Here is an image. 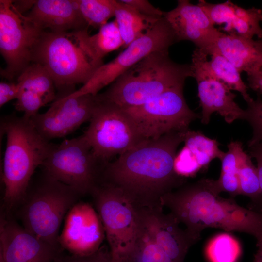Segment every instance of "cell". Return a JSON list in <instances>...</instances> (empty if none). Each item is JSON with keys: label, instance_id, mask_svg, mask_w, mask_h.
<instances>
[{"label": "cell", "instance_id": "obj_27", "mask_svg": "<svg viewBox=\"0 0 262 262\" xmlns=\"http://www.w3.org/2000/svg\"><path fill=\"white\" fill-rule=\"evenodd\" d=\"M87 26L99 29L115 17L116 0H75Z\"/></svg>", "mask_w": 262, "mask_h": 262}, {"label": "cell", "instance_id": "obj_22", "mask_svg": "<svg viewBox=\"0 0 262 262\" xmlns=\"http://www.w3.org/2000/svg\"><path fill=\"white\" fill-rule=\"evenodd\" d=\"M115 17L124 48L149 31L161 18L142 15L120 0H116Z\"/></svg>", "mask_w": 262, "mask_h": 262}, {"label": "cell", "instance_id": "obj_24", "mask_svg": "<svg viewBox=\"0 0 262 262\" xmlns=\"http://www.w3.org/2000/svg\"><path fill=\"white\" fill-rule=\"evenodd\" d=\"M184 146L191 152L201 170L206 169L214 159H222L225 152L219 148V143L205 136L200 131L191 130L183 132Z\"/></svg>", "mask_w": 262, "mask_h": 262}, {"label": "cell", "instance_id": "obj_33", "mask_svg": "<svg viewBox=\"0 0 262 262\" xmlns=\"http://www.w3.org/2000/svg\"><path fill=\"white\" fill-rule=\"evenodd\" d=\"M174 168L176 173L183 178L193 176L201 170L196 160L185 146L176 154Z\"/></svg>", "mask_w": 262, "mask_h": 262}, {"label": "cell", "instance_id": "obj_36", "mask_svg": "<svg viewBox=\"0 0 262 262\" xmlns=\"http://www.w3.org/2000/svg\"><path fill=\"white\" fill-rule=\"evenodd\" d=\"M140 14L155 18H162L164 12L154 6L147 0H120Z\"/></svg>", "mask_w": 262, "mask_h": 262}, {"label": "cell", "instance_id": "obj_25", "mask_svg": "<svg viewBox=\"0 0 262 262\" xmlns=\"http://www.w3.org/2000/svg\"><path fill=\"white\" fill-rule=\"evenodd\" d=\"M17 82L20 88L39 95L46 104L56 98L53 80L47 69L40 64L31 63L18 76Z\"/></svg>", "mask_w": 262, "mask_h": 262}, {"label": "cell", "instance_id": "obj_3", "mask_svg": "<svg viewBox=\"0 0 262 262\" xmlns=\"http://www.w3.org/2000/svg\"><path fill=\"white\" fill-rule=\"evenodd\" d=\"M1 120L0 131L7 137L3 200L10 210L22 200L35 169L42 165L53 145L40 134L30 118L10 115Z\"/></svg>", "mask_w": 262, "mask_h": 262}, {"label": "cell", "instance_id": "obj_9", "mask_svg": "<svg viewBox=\"0 0 262 262\" xmlns=\"http://www.w3.org/2000/svg\"><path fill=\"white\" fill-rule=\"evenodd\" d=\"M84 135L96 156L107 164L111 158L144 139L131 118L120 106L100 98Z\"/></svg>", "mask_w": 262, "mask_h": 262}, {"label": "cell", "instance_id": "obj_19", "mask_svg": "<svg viewBox=\"0 0 262 262\" xmlns=\"http://www.w3.org/2000/svg\"><path fill=\"white\" fill-rule=\"evenodd\" d=\"M199 5L213 25L225 24L222 29L225 33L246 38L257 36L262 39V9L252 7L243 8L230 0L220 3H211L203 0Z\"/></svg>", "mask_w": 262, "mask_h": 262}, {"label": "cell", "instance_id": "obj_14", "mask_svg": "<svg viewBox=\"0 0 262 262\" xmlns=\"http://www.w3.org/2000/svg\"><path fill=\"white\" fill-rule=\"evenodd\" d=\"M64 221L59 243L65 250L86 256L100 248L105 231L97 211L90 204L78 201L68 211Z\"/></svg>", "mask_w": 262, "mask_h": 262}, {"label": "cell", "instance_id": "obj_37", "mask_svg": "<svg viewBox=\"0 0 262 262\" xmlns=\"http://www.w3.org/2000/svg\"><path fill=\"white\" fill-rule=\"evenodd\" d=\"M20 89V84L14 82H0V107L14 99H16Z\"/></svg>", "mask_w": 262, "mask_h": 262}, {"label": "cell", "instance_id": "obj_21", "mask_svg": "<svg viewBox=\"0 0 262 262\" xmlns=\"http://www.w3.org/2000/svg\"><path fill=\"white\" fill-rule=\"evenodd\" d=\"M192 61L197 63L208 73L221 81L231 90L239 92L247 104L253 99L247 92V86L243 81L241 73L223 55L214 49L208 54L196 48L192 55Z\"/></svg>", "mask_w": 262, "mask_h": 262}, {"label": "cell", "instance_id": "obj_4", "mask_svg": "<svg viewBox=\"0 0 262 262\" xmlns=\"http://www.w3.org/2000/svg\"><path fill=\"white\" fill-rule=\"evenodd\" d=\"M193 77L191 65L174 62L168 50L154 51L120 76L101 99L123 108L145 104L171 89L184 86Z\"/></svg>", "mask_w": 262, "mask_h": 262}, {"label": "cell", "instance_id": "obj_11", "mask_svg": "<svg viewBox=\"0 0 262 262\" xmlns=\"http://www.w3.org/2000/svg\"><path fill=\"white\" fill-rule=\"evenodd\" d=\"M176 42L173 31L163 16L151 29L129 45L113 60L99 66L86 83L69 95H96L148 54L168 50Z\"/></svg>", "mask_w": 262, "mask_h": 262}, {"label": "cell", "instance_id": "obj_26", "mask_svg": "<svg viewBox=\"0 0 262 262\" xmlns=\"http://www.w3.org/2000/svg\"><path fill=\"white\" fill-rule=\"evenodd\" d=\"M124 261L128 262H176L155 241L140 221L138 234L134 246Z\"/></svg>", "mask_w": 262, "mask_h": 262}, {"label": "cell", "instance_id": "obj_15", "mask_svg": "<svg viewBox=\"0 0 262 262\" xmlns=\"http://www.w3.org/2000/svg\"><path fill=\"white\" fill-rule=\"evenodd\" d=\"M64 251L61 246L39 239L14 220L1 217L0 259L4 262H53Z\"/></svg>", "mask_w": 262, "mask_h": 262}, {"label": "cell", "instance_id": "obj_28", "mask_svg": "<svg viewBox=\"0 0 262 262\" xmlns=\"http://www.w3.org/2000/svg\"><path fill=\"white\" fill-rule=\"evenodd\" d=\"M240 253L238 242L226 233L214 237L206 249L207 255L211 262H235Z\"/></svg>", "mask_w": 262, "mask_h": 262}, {"label": "cell", "instance_id": "obj_1", "mask_svg": "<svg viewBox=\"0 0 262 262\" xmlns=\"http://www.w3.org/2000/svg\"><path fill=\"white\" fill-rule=\"evenodd\" d=\"M183 132L143 140L106 164L102 182L119 189L137 208L162 206V197L184 181L174 168Z\"/></svg>", "mask_w": 262, "mask_h": 262}, {"label": "cell", "instance_id": "obj_2", "mask_svg": "<svg viewBox=\"0 0 262 262\" xmlns=\"http://www.w3.org/2000/svg\"><path fill=\"white\" fill-rule=\"evenodd\" d=\"M215 180L203 178L170 192L161 198L185 231L196 243L208 228L250 234L262 242V213L244 208L232 198L219 196Z\"/></svg>", "mask_w": 262, "mask_h": 262}, {"label": "cell", "instance_id": "obj_10", "mask_svg": "<svg viewBox=\"0 0 262 262\" xmlns=\"http://www.w3.org/2000/svg\"><path fill=\"white\" fill-rule=\"evenodd\" d=\"M123 109L144 139L184 131L192 121L201 117L188 106L183 86L167 90L145 104Z\"/></svg>", "mask_w": 262, "mask_h": 262}, {"label": "cell", "instance_id": "obj_13", "mask_svg": "<svg viewBox=\"0 0 262 262\" xmlns=\"http://www.w3.org/2000/svg\"><path fill=\"white\" fill-rule=\"evenodd\" d=\"M98 101V95L59 97L44 113L31 119L35 128L47 140L65 137L83 123L90 121Z\"/></svg>", "mask_w": 262, "mask_h": 262}, {"label": "cell", "instance_id": "obj_18", "mask_svg": "<svg viewBox=\"0 0 262 262\" xmlns=\"http://www.w3.org/2000/svg\"><path fill=\"white\" fill-rule=\"evenodd\" d=\"M240 72L247 74L249 86L257 92L262 82V39L255 40L221 32L213 45Z\"/></svg>", "mask_w": 262, "mask_h": 262}, {"label": "cell", "instance_id": "obj_38", "mask_svg": "<svg viewBox=\"0 0 262 262\" xmlns=\"http://www.w3.org/2000/svg\"><path fill=\"white\" fill-rule=\"evenodd\" d=\"M249 155L254 158L257 163V171L260 187L262 191V141L247 145Z\"/></svg>", "mask_w": 262, "mask_h": 262}, {"label": "cell", "instance_id": "obj_40", "mask_svg": "<svg viewBox=\"0 0 262 262\" xmlns=\"http://www.w3.org/2000/svg\"><path fill=\"white\" fill-rule=\"evenodd\" d=\"M106 262H124V260L118 257L111 256Z\"/></svg>", "mask_w": 262, "mask_h": 262}, {"label": "cell", "instance_id": "obj_30", "mask_svg": "<svg viewBox=\"0 0 262 262\" xmlns=\"http://www.w3.org/2000/svg\"><path fill=\"white\" fill-rule=\"evenodd\" d=\"M15 104V109L24 113L23 116L31 118L38 114V111L46 105L42 97L29 89L20 88Z\"/></svg>", "mask_w": 262, "mask_h": 262}, {"label": "cell", "instance_id": "obj_6", "mask_svg": "<svg viewBox=\"0 0 262 262\" xmlns=\"http://www.w3.org/2000/svg\"><path fill=\"white\" fill-rule=\"evenodd\" d=\"M80 196L70 187L44 172L33 186L29 185L17 206L22 226L39 239L60 246V227Z\"/></svg>", "mask_w": 262, "mask_h": 262}, {"label": "cell", "instance_id": "obj_41", "mask_svg": "<svg viewBox=\"0 0 262 262\" xmlns=\"http://www.w3.org/2000/svg\"><path fill=\"white\" fill-rule=\"evenodd\" d=\"M257 92L259 95H260V94H262V82L260 85Z\"/></svg>", "mask_w": 262, "mask_h": 262}, {"label": "cell", "instance_id": "obj_32", "mask_svg": "<svg viewBox=\"0 0 262 262\" xmlns=\"http://www.w3.org/2000/svg\"><path fill=\"white\" fill-rule=\"evenodd\" d=\"M228 148L221 160V173L237 174L239 166L247 153L244 151L242 143L239 141H231Z\"/></svg>", "mask_w": 262, "mask_h": 262}, {"label": "cell", "instance_id": "obj_42", "mask_svg": "<svg viewBox=\"0 0 262 262\" xmlns=\"http://www.w3.org/2000/svg\"><path fill=\"white\" fill-rule=\"evenodd\" d=\"M124 262H127V261H124Z\"/></svg>", "mask_w": 262, "mask_h": 262}, {"label": "cell", "instance_id": "obj_12", "mask_svg": "<svg viewBox=\"0 0 262 262\" xmlns=\"http://www.w3.org/2000/svg\"><path fill=\"white\" fill-rule=\"evenodd\" d=\"M13 1L0 0V51L6 64L1 74L8 79L31 64L32 51L44 31L19 13Z\"/></svg>", "mask_w": 262, "mask_h": 262}, {"label": "cell", "instance_id": "obj_17", "mask_svg": "<svg viewBox=\"0 0 262 262\" xmlns=\"http://www.w3.org/2000/svg\"><path fill=\"white\" fill-rule=\"evenodd\" d=\"M164 17L173 31L177 42L190 41L204 52L213 45L221 32L213 24L199 5L193 4L189 0H178L175 8L164 12Z\"/></svg>", "mask_w": 262, "mask_h": 262}, {"label": "cell", "instance_id": "obj_35", "mask_svg": "<svg viewBox=\"0 0 262 262\" xmlns=\"http://www.w3.org/2000/svg\"><path fill=\"white\" fill-rule=\"evenodd\" d=\"M215 181L220 193L222 192H227L233 196L240 195L237 174L220 173L219 179Z\"/></svg>", "mask_w": 262, "mask_h": 262}, {"label": "cell", "instance_id": "obj_20", "mask_svg": "<svg viewBox=\"0 0 262 262\" xmlns=\"http://www.w3.org/2000/svg\"><path fill=\"white\" fill-rule=\"evenodd\" d=\"M25 16L41 29L66 32L87 28L75 0H37Z\"/></svg>", "mask_w": 262, "mask_h": 262}, {"label": "cell", "instance_id": "obj_16", "mask_svg": "<svg viewBox=\"0 0 262 262\" xmlns=\"http://www.w3.org/2000/svg\"><path fill=\"white\" fill-rule=\"evenodd\" d=\"M190 65L197 84L201 122L208 124L213 113L219 114L229 124L237 119L245 120L246 111L235 101L236 95L232 90L197 63L192 61Z\"/></svg>", "mask_w": 262, "mask_h": 262}, {"label": "cell", "instance_id": "obj_5", "mask_svg": "<svg viewBox=\"0 0 262 262\" xmlns=\"http://www.w3.org/2000/svg\"><path fill=\"white\" fill-rule=\"evenodd\" d=\"M82 30L44 31L32 51L31 63L43 66L60 90L84 84L101 66L90 56L83 40Z\"/></svg>", "mask_w": 262, "mask_h": 262}, {"label": "cell", "instance_id": "obj_8", "mask_svg": "<svg viewBox=\"0 0 262 262\" xmlns=\"http://www.w3.org/2000/svg\"><path fill=\"white\" fill-rule=\"evenodd\" d=\"M91 195L103 226L111 256L125 260L138 234L137 208L119 189L108 183H101Z\"/></svg>", "mask_w": 262, "mask_h": 262}, {"label": "cell", "instance_id": "obj_31", "mask_svg": "<svg viewBox=\"0 0 262 262\" xmlns=\"http://www.w3.org/2000/svg\"><path fill=\"white\" fill-rule=\"evenodd\" d=\"M245 120L252 129V136L247 145L262 141V100L260 95L257 98L247 104Z\"/></svg>", "mask_w": 262, "mask_h": 262}, {"label": "cell", "instance_id": "obj_39", "mask_svg": "<svg viewBox=\"0 0 262 262\" xmlns=\"http://www.w3.org/2000/svg\"><path fill=\"white\" fill-rule=\"evenodd\" d=\"M257 246L258 249L255 255L253 262H262V242Z\"/></svg>", "mask_w": 262, "mask_h": 262}, {"label": "cell", "instance_id": "obj_34", "mask_svg": "<svg viewBox=\"0 0 262 262\" xmlns=\"http://www.w3.org/2000/svg\"><path fill=\"white\" fill-rule=\"evenodd\" d=\"M110 257V251L105 246H101L97 251L89 255L64 253L53 262H106Z\"/></svg>", "mask_w": 262, "mask_h": 262}, {"label": "cell", "instance_id": "obj_7", "mask_svg": "<svg viewBox=\"0 0 262 262\" xmlns=\"http://www.w3.org/2000/svg\"><path fill=\"white\" fill-rule=\"evenodd\" d=\"M107 164L96 156L83 134L53 145L41 166L44 172L81 196L91 195L102 182Z\"/></svg>", "mask_w": 262, "mask_h": 262}, {"label": "cell", "instance_id": "obj_29", "mask_svg": "<svg viewBox=\"0 0 262 262\" xmlns=\"http://www.w3.org/2000/svg\"><path fill=\"white\" fill-rule=\"evenodd\" d=\"M240 194L250 197L253 200L261 198V190L257 167L251 157L246 154L241 161L238 169Z\"/></svg>", "mask_w": 262, "mask_h": 262}, {"label": "cell", "instance_id": "obj_23", "mask_svg": "<svg viewBox=\"0 0 262 262\" xmlns=\"http://www.w3.org/2000/svg\"><path fill=\"white\" fill-rule=\"evenodd\" d=\"M85 45L91 58L100 65L108 53L124 47L117 23L115 20L101 27L97 33L90 35L87 28L82 31Z\"/></svg>", "mask_w": 262, "mask_h": 262}]
</instances>
